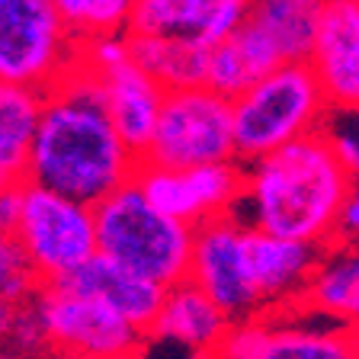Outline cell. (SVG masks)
I'll use <instances>...</instances> for the list:
<instances>
[{
	"label": "cell",
	"mask_w": 359,
	"mask_h": 359,
	"mask_svg": "<svg viewBox=\"0 0 359 359\" xmlns=\"http://www.w3.org/2000/svg\"><path fill=\"white\" fill-rule=\"evenodd\" d=\"M135 170L138 157L109 126L93 71L74 65L45 93L22 180L93 209Z\"/></svg>",
	"instance_id": "obj_1"
},
{
	"label": "cell",
	"mask_w": 359,
	"mask_h": 359,
	"mask_svg": "<svg viewBox=\"0 0 359 359\" xmlns=\"http://www.w3.org/2000/svg\"><path fill=\"white\" fill-rule=\"evenodd\" d=\"M356 193V177L330 154L321 132L244 167V199L234 218L250 231L302 244H334L337 212Z\"/></svg>",
	"instance_id": "obj_2"
},
{
	"label": "cell",
	"mask_w": 359,
	"mask_h": 359,
	"mask_svg": "<svg viewBox=\"0 0 359 359\" xmlns=\"http://www.w3.org/2000/svg\"><path fill=\"white\" fill-rule=\"evenodd\" d=\"M330 103L308 61H283L231 100V142L238 164H254L285 144L321 132Z\"/></svg>",
	"instance_id": "obj_3"
},
{
	"label": "cell",
	"mask_w": 359,
	"mask_h": 359,
	"mask_svg": "<svg viewBox=\"0 0 359 359\" xmlns=\"http://www.w3.org/2000/svg\"><path fill=\"white\" fill-rule=\"evenodd\" d=\"M97 254L157 289L183 283L189 273L193 228L151 209L144 196L126 183L93 205Z\"/></svg>",
	"instance_id": "obj_4"
},
{
	"label": "cell",
	"mask_w": 359,
	"mask_h": 359,
	"mask_svg": "<svg viewBox=\"0 0 359 359\" xmlns=\"http://www.w3.org/2000/svg\"><path fill=\"white\" fill-rule=\"evenodd\" d=\"M142 164L164 170L234 161L231 142V103L215 97L209 87L167 90Z\"/></svg>",
	"instance_id": "obj_5"
},
{
	"label": "cell",
	"mask_w": 359,
	"mask_h": 359,
	"mask_svg": "<svg viewBox=\"0 0 359 359\" xmlns=\"http://www.w3.org/2000/svg\"><path fill=\"white\" fill-rule=\"evenodd\" d=\"M77 42L52 0H0V83L48 93L77 65Z\"/></svg>",
	"instance_id": "obj_6"
},
{
	"label": "cell",
	"mask_w": 359,
	"mask_h": 359,
	"mask_svg": "<svg viewBox=\"0 0 359 359\" xmlns=\"http://www.w3.org/2000/svg\"><path fill=\"white\" fill-rule=\"evenodd\" d=\"M39 283H58L97 257L93 209L22 180V212L13 231Z\"/></svg>",
	"instance_id": "obj_7"
},
{
	"label": "cell",
	"mask_w": 359,
	"mask_h": 359,
	"mask_svg": "<svg viewBox=\"0 0 359 359\" xmlns=\"http://www.w3.org/2000/svg\"><path fill=\"white\" fill-rule=\"evenodd\" d=\"M36 311L48 350L61 359H135L148 344L142 330L126 324L97 299H83L58 285L36 292Z\"/></svg>",
	"instance_id": "obj_8"
},
{
	"label": "cell",
	"mask_w": 359,
	"mask_h": 359,
	"mask_svg": "<svg viewBox=\"0 0 359 359\" xmlns=\"http://www.w3.org/2000/svg\"><path fill=\"white\" fill-rule=\"evenodd\" d=\"M132 183L151 209L187 228H199L212 218L234 215L244 199V164L222 161L189 170H164L138 161Z\"/></svg>",
	"instance_id": "obj_9"
},
{
	"label": "cell",
	"mask_w": 359,
	"mask_h": 359,
	"mask_svg": "<svg viewBox=\"0 0 359 359\" xmlns=\"http://www.w3.org/2000/svg\"><path fill=\"white\" fill-rule=\"evenodd\" d=\"M187 279L231 324L260 318L263 305L250 285L244 260V224L234 215L212 218L193 228Z\"/></svg>",
	"instance_id": "obj_10"
},
{
	"label": "cell",
	"mask_w": 359,
	"mask_h": 359,
	"mask_svg": "<svg viewBox=\"0 0 359 359\" xmlns=\"http://www.w3.org/2000/svg\"><path fill=\"white\" fill-rule=\"evenodd\" d=\"M308 67L318 77L334 112H353L359 103V0H327Z\"/></svg>",
	"instance_id": "obj_11"
},
{
	"label": "cell",
	"mask_w": 359,
	"mask_h": 359,
	"mask_svg": "<svg viewBox=\"0 0 359 359\" xmlns=\"http://www.w3.org/2000/svg\"><path fill=\"white\" fill-rule=\"evenodd\" d=\"M321 254L324 247L318 244L285 241V238H273V234L244 228L247 276H250V285H254L263 308L299 305Z\"/></svg>",
	"instance_id": "obj_12"
},
{
	"label": "cell",
	"mask_w": 359,
	"mask_h": 359,
	"mask_svg": "<svg viewBox=\"0 0 359 359\" xmlns=\"http://www.w3.org/2000/svg\"><path fill=\"white\" fill-rule=\"evenodd\" d=\"M93 77L100 83V97H103V109L109 116V126L116 128L122 144L135 157H142V151L151 142V132H154L157 112H161L167 90L157 81H151L142 67H135L132 61L106 67V71H100Z\"/></svg>",
	"instance_id": "obj_13"
},
{
	"label": "cell",
	"mask_w": 359,
	"mask_h": 359,
	"mask_svg": "<svg viewBox=\"0 0 359 359\" xmlns=\"http://www.w3.org/2000/svg\"><path fill=\"white\" fill-rule=\"evenodd\" d=\"M58 289L71 292V295H83V299H97L103 302L109 311H116L126 324H132L135 330H142L148 337V327L154 321L164 289L144 283V279L132 276L126 269H119L116 263H109L106 257H90L83 266H77L74 273H67L58 283Z\"/></svg>",
	"instance_id": "obj_14"
},
{
	"label": "cell",
	"mask_w": 359,
	"mask_h": 359,
	"mask_svg": "<svg viewBox=\"0 0 359 359\" xmlns=\"http://www.w3.org/2000/svg\"><path fill=\"white\" fill-rule=\"evenodd\" d=\"M228 327L231 321L189 279H183V283L164 289L161 308L148 327V340H167V344L187 346L193 353H209L218 350Z\"/></svg>",
	"instance_id": "obj_15"
},
{
	"label": "cell",
	"mask_w": 359,
	"mask_h": 359,
	"mask_svg": "<svg viewBox=\"0 0 359 359\" xmlns=\"http://www.w3.org/2000/svg\"><path fill=\"white\" fill-rule=\"evenodd\" d=\"M279 65H283V58L273 48V42L257 26L244 22L241 29H234L228 39L209 48L202 87H209L215 97L231 103Z\"/></svg>",
	"instance_id": "obj_16"
},
{
	"label": "cell",
	"mask_w": 359,
	"mask_h": 359,
	"mask_svg": "<svg viewBox=\"0 0 359 359\" xmlns=\"http://www.w3.org/2000/svg\"><path fill=\"white\" fill-rule=\"evenodd\" d=\"M299 305L327 314L337 324H353L359 311V257L356 244H327L311 273Z\"/></svg>",
	"instance_id": "obj_17"
},
{
	"label": "cell",
	"mask_w": 359,
	"mask_h": 359,
	"mask_svg": "<svg viewBox=\"0 0 359 359\" xmlns=\"http://www.w3.org/2000/svg\"><path fill=\"white\" fill-rule=\"evenodd\" d=\"M215 13L218 0H135L126 32L151 39H177V42H199L212 48Z\"/></svg>",
	"instance_id": "obj_18"
},
{
	"label": "cell",
	"mask_w": 359,
	"mask_h": 359,
	"mask_svg": "<svg viewBox=\"0 0 359 359\" xmlns=\"http://www.w3.org/2000/svg\"><path fill=\"white\" fill-rule=\"evenodd\" d=\"M327 0H250L247 22L273 42L283 61H308Z\"/></svg>",
	"instance_id": "obj_19"
},
{
	"label": "cell",
	"mask_w": 359,
	"mask_h": 359,
	"mask_svg": "<svg viewBox=\"0 0 359 359\" xmlns=\"http://www.w3.org/2000/svg\"><path fill=\"white\" fill-rule=\"evenodd\" d=\"M126 52L135 67H142L151 81L164 90L202 87L209 48L199 42H177V39H151L126 32Z\"/></svg>",
	"instance_id": "obj_20"
},
{
	"label": "cell",
	"mask_w": 359,
	"mask_h": 359,
	"mask_svg": "<svg viewBox=\"0 0 359 359\" xmlns=\"http://www.w3.org/2000/svg\"><path fill=\"white\" fill-rule=\"evenodd\" d=\"M45 93L13 83H0V180L20 183L42 116Z\"/></svg>",
	"instance_id": "obj_21"
},
{
	"label": "cell",
	"mask_w": 359,
	"mask_h": 359,
	"mask_svg": "<svg viewBox=\"0 0 359 359\" xmlns=\"http://www.w3.org/2000/svg\"><path fill=\"white\" fill-rule=\"evenodd\" d=\"M257 359H356L353 324H334L330 330L314 327H269L263 353Z\"/></svg>",
	"instance_id": "obj_22"
},
{
	"label": "cell",
	"mask_w": 359,
	"mask_h": 359,
	"mask_svg": "<svg viewBox=\"0 0 359 359\" xmlns=\"http://www.w3.org/2000/svg\"><path fill=\"white\" fill-rule=\"evenodd\" d=\"M39 289H42V283L32 273L16 238L13 234H0V305L20 308L36 299Z\"/></svg>",
	"instance_id": "obj_23"
},
{
	"label": "cell",
	"mask_w": 359,
	"mask_h": 359,
	"mask_svg": "<svg viewBox=\"0 0 359 359\" xmlns=\"http://www.w3.org/2000/svg\"><path fill=\"white\" fill-rule=\"evenodd\" d=\"M132 10H135V0H90L87 13L81 20V29H77V39L126 36Z\"/></svg>",
	"instance_id": "obj_24"
},
{
	"label": "cell",
	"mask_w": 359,
	"mask_h": 359,
	"mask_svg": "<svg viewBox=\"0 0 359 359\" xmlns=\"http://www.w3.org/2000/svg\"><path fill=\"white\" fill-rule=\"evenodd\" d=\"M4 346H7V353L13 359L39 356V353L48 350V340H45L42 321H39V311H36V299L16 308L13 324H10V334H7V340H4Z\"/></svg>",
	"instance_id": "obj_25"
},
{
	"label": "cell",
	"mask_w": 359,
	"mask_h": 359,
	"mask_svg": "<svg viewBox=\"0 0 359 359\" xmlns=\"http://www.w3.org/2000/svg\"><path fill=\"white\" fill-rule=\"evenodd\" d=\"M269 327L263 318H250V321H238L228 327L224 340L218 344V353L224 359H257L263 353V344L269 337Z\"/></svg>",
	"instance_id": "obj_26"
},
{
	"label": "cell",
	"mask_w": 359,
	"mask_h": 359,
	"mask_svg": "<svg viewBox=\"0 0 359 359\" xmlns=\"http://www.w3.org/2000/svg\"><path fill=\"white\" fill-rule=\"evenodd\" d=\"M321 135H324V142H327L330 154L337 157V164L356 177V170H359V135H356L353 112H350V119H344V122H340L337 112H330L327 122L321 126Z\"/></svg>",
	"instance_id": "obj_27"
},
{
	"label": "cell",
	"mask_w": 359,
	"mask_h": 359,
	"mask_svg": "<svg viewBox=\"0 0 359 359\" xmlns=\"http://www.w3.org/2000/svg\"><path fill=\"white\" fill-rule=\"evenodd\" d=\"M250 16V0H218L215 26H212V45L228 39L234 29H241Z\"/></svg>",
	"instance_id": "obj_28"
},
{
	"label": "cell",
	"mask_w": 359,
	"mask_h": 359,
	"mask_svg": "<svg viewBox=\"0 0 359 359\" xmlns=\"http://www.w3.org/2000/svg\"><path fill=\"white\" fill-rule=\"evenodd\" d=\"M22 212V180L0 183V234H13Z\"/></svg>",
	"instance_id": "obj_29"
},
{
	"label": "cell",
	"mask_w": 359,
	"mask_h": 359,
	"mask_svg": "<svg viewBox=\"0 0 359 359\" xmlns=\"http://www.w3.org/2000/svg\"><path fill=\"white\" fill-rule=\"evenodd\" d=\"M356 231H359V196L353 193L350 199L340 205L334 222V244H356Z\"/></svg>",
	"instance_id": "obj_30"
},
{
	"label": "cell",
	"mask_w": 359,
	"mask_h": 359,
	"mask_svg": "<svg viewBox=\"0 0 359 359\" xmlns=\"http://www.w3.org/2000/svg\"><path fill=\"white\" fill-rule=\"evenodd\" d=\"M55 10H58V16L67 22V29L77 36V29H81V20L83 13H87V4L90 0H52Z\"/></svg>",
	"instance_id": "obj_31"
},
{
	"label": "cell",
	"mask_w": 359,
	"mask_h": 359,
	"mask_svg": "<svg viewBox=\"0 0 359 359\" xmlns=\"http://www.w3.org/2000/svg\"><path fill=\"white\" fill-rule=\"evenodd\" d=\"M193 359H224L218 350H209V353H193Z\"/></svg>",
	"instance_id": "obj_32"
},
{
	"label": "cell",
	"mask_w": 359,
	"mask_h": 359,
	"mask_svg": "<svg viewBox=\"0 0 359 359\" xmlns=\"http://www.w3.org/2000/svg\"><path fill=\"white\" fill-rule=\"evenodd\" d=\"M0 359H13V356L7 353V346H4V344H0Z\"/></svg>",
	"instance_id": "obj_33"
},
{
	"label": "cell",
	"mask_w": 359,
	"mask_h": 359,
	"mask_svg": "<svg viewBox=\"0 0 359 359\" xmlns=\"http://www.w3.org/2000/svg\"><path fill=\"white\" fill-rule=\"evenodd\" d=\"M0 183H4V180H0Z\"/></svg>",
	"instance_id": "obj_34"
}]
</instances>
